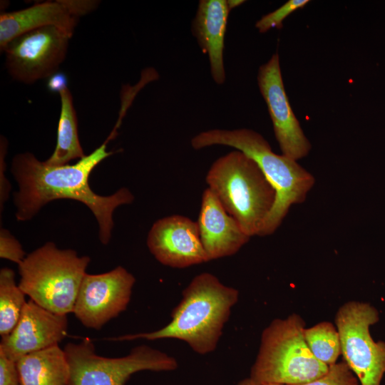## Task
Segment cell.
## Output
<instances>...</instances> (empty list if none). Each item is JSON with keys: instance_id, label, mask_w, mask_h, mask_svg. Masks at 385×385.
I'll return each instance as SVG.
<instances>
[{"instance_id": "6da1fadb", "label": "cell", "mask_w": 385, "mask_h": 385, "mask_svg": "<svg viewBox=\"0 0 385 385\" xmlns=\"http://www.w3.org/2000/svg\"><path fill=\"white\" fill-rule=\"evenodd\" d=\"M108 138L91 153L75 164L51 165L38 160L31 153L15 155L11 173L19 190L14 193L19 221L32 219L47 203L58 199H70L86 205L98 224L99 240L107 245L111 237L114 222L113 212L118 206L130 204L134 196L126 188H121L111 195L96 194L90 187L89 176L104 159L113 154L108 151Z\"/></svg>"}, {"instance_id": "7a4b0ae2", "label": "cell", "mask_w": 385, "mask_h": 385, "mask_svg": "<svg viewBox=\"0 0 385 385\" xmlns=\"http://www.w3.org/2000/svg\"><path fill=\"white\" fill-rule=\"evenodd\" d=\"M239 297L236 288L224 284L212 273L202 272L194 277L183 289L182 299L165 327L153 332L105 339L123 342L175 339L185 342L198 354H210L217 348Z\"/></svg>"}, {"instance_id": "3957f363", "label": "cell", "mask_w": 385, "mask_h": 385, "mask_svg": "<svg viewBox=\"0 0 385 385\" xmlns=\"http://www.w3.org/2000/svg\"><path fill=\"white\" fill-rule=\"evenodd\" d=\"M214 145L235 148L253 159L274 188L276 200L260 236L270 235L280 226L290 207L302 203L314 186V176L285 155L274 153L264 137L247 128L212 129L198 133L191 145L199 150Z\"/></svg>"}, {"instance_id": "277c9868", "label": "cell", "mask_w": 385, "mask_h": 385, "mask_svg": "<svg viewBox=\"0 0 385 385\" xmlns=\"http://www.w3.org/2000/svg\"><path fill=\"white\" fill-rule=\"evenodd\" d=\"M205 181L244 232L260 236L276 192L256 162L239 150L232 151L212 163Z\"/></svg>"}, {"instance_id": "5b68a950", "label": "cell", "mask_w": 385, "mask_h": 385, "mask_svg": "<svg viewBox=\"0 0 385 385\" xmlns=\"http://www.w3.org/2000/svg\"><path fill=\"white\" fill-rule=\"evenodd\" d=\"M305 322L297 314L273 319L262 331L250 378L260 385H294L317 379L329 370L310 351Z\"/></svg>"}, {"instance_id": "8992f818", "label": "cell", "mask_w": 385, "mask_h": 385, "mask_svg": "<svg viewBox=\"0 0 385 385\" xmlns=\"http://www.w3.org/2000/svg\"><path fill=\"white\" fill-rule=\"evenodd\" d=\"M91 261L71 249L48 242L27 255L18 265V284L26 295L52 312L73 313L76 297Z\"/></svg>"}, {"instance_id": "52a82bcc", "label": "cell", "mask_w": 385, "mask_h": 385, "mask_svg": "<svg viewBox=\"0 0 385 385\" xmlns=\"http://www.w3.org/2000/svg\"><path fill=\"white\" fill-rule=\"evenodd\" d=\"M63 349L70 368V385H125L136 372L172 371L178 367L175 357L145 344L115 358L97 354L89 339L68 343Z\"/></svg>"}, {"instance_id": "ba28073f", "label": "cell", "mask_w": 385, "mask_h": 385, "mask_svg": "<svg viewBox=\"0 0 385 385\" xmlns=\"http://www.w3.org/2000/svg\"><path fill=\"white\" fill-rule=\"evenodd\" d=\"M379 319L376 307L359 301L345 302L335 315L341 355L359 385H380L385 374V342H375L369 331Z\"/></svg>"}, {"instance_id": "9c48e42d", "label": "cell", "mask_w": 385, "mask_h": 385, "mask_svg": "<svg viewBox=\"0 0 385 385\" xmlns=\"http://www.w3.org/2000/svg\"><path fill=\"white\" fill-rule=\"evenodd\" d=\"M73 34L55 26L24 33L1 50L6 67L13 78L24 83L50 77L66 58Z\"/></svg>"}, {"instance_id": "30bf717a", "label": "cell", "mask_w": 385, "mask_h": 385, "mask_svg": "<svg viewBox=\"0 0 385 385\" xmlns=\"http://www.w3.org/2000/svg\"><path fill=\"white\" fill-rule=\"evenodd\" d=\"M135 282L121 266L101 274L86 273L73 313L86 327L99 330L127 309Z\"/></svg>"}, {"instance_id": "8fae6325", "label": "cell", "mask_w": 385, "mask_h": 385, "mask_svg": "<svg viewBox=\"0 0 385 385\" xmlns=\"http://www.w3.org/2000/svg\"><path fill=\"white\" fill-rule=\"evenodd\" d=\"M257 83L282 155L294 160L304 158L312 145L289 102L277 53H274L266 63L260 67Z\"/></svg>"}, {"instance_id": "7c38bea8", "label": "cell", "mask_w": 385, "mask_h": 385, "mask_svg": "<svg viewBox=\"0 0 385 385\" xmlns=\"http://www.w3.org/2000/svg\"><path fill=\"white\" fill-rule=\"evenodd\" d=\"M150 253L162 265L186 268L209 262L197 222L180 215L156 220L147 237Z\"/></svg>"}, {"instance_id": "4fadbf2b", "label": "cell", "mask_w": 385, "mask_h": 385, "mask_svg": "<svg viewBox=\"0 0 385 385\" xmlns=\"http://www.w3.org/2000/svg\"><path fill=\"white\" fill-rule=\"evenodd\" d=\"M67 330V315L52 312L30 299L14 329L1 337L0 351L16 362L29 353L58 345Z\"/></svg>"}, {"instance_id": "5bb4252c", "label": "cell", "mask_w": 385, "mask_h": 385, "mask_svg": "<svg viewBox=\"0 0 385 385\" xmlns=\"http://www.w3.org/2000/svg\"><path fill=\"white\" fill-rule=\"evenodd\" d=\"M93 0H57L33 6L0 16V48L29 31L55 26L73 34L80 18L98 5Z\"/></svg>"}, {"instance_id": "9a60e30c", "label": "cell", "mask_w": 385, "mask_h": 385, "mask_svg": "<svg viewBox=\"0 0 385 385\" xmlns=\"http://www.w3.org/2000/svg\"><path fill=\"white\" fill-rule=\"evenodd\" d=\"M197 223L209 261L236 254L250 239L208 188L202 193Z\"/></svg>"}, {"instance_id": "2e32d148", "label": "cell", "mask_w": 385, "mask_h": 385, "mask_svg": "<svg viewBox=\"0 0 385 385\" xmlns=\"http://www.w3.org/2000/svg\"><path fill=\"white\" fill-rule=\"evenodd\" d=\"M230 11L227 0H200L191 26L202 53L208 56L212 79L219 85L226 79L223 50Z\"/></svg>"}, {"instance_id": "e0dca14e", "label": "cell", "mask_w": 385, "mask_h": 385, "mask_svg": "<svg viewBox=\"0 0 385 385\" xmlns=\"http://www.w3.org/2000/svg\"><path fill=\"white\" fill-rule=\"evenodd\" d=\"M16 366L22 385H70L69 364L58 345L29 353Z\"/></svg>"}, {"instance_id": "ac0fdd59", "label": "cell", "mask_w": 385, "mask_h": 385, "mask_svg": "<svg viewBox=\"0 0 385 385\" xmlns=\"http://www.w3.org/2000/svg\"><path fill=\"white\" fill-rule=\"evenodd\" d=\"M61 113L58 124L57 142L52 155L45 162L51 165L68 164L86 155L79 141L78 120L73 97L67 88L59 93Z\"/></svg>"}, {"instance_id": "d6986e66", "label": "cell", "mask_w": 385, "mask_h": 385, "mask_svg": "<svg viewBox=\"0 0 385 385\" xmlns=\"http://www.w3.org/2000/svg\"><path fill=\"white\" fill-rule=\"evenodd\" d=\"M26 294L15 280L14 272L8 267L0 270V335L9 334L16 325L26 304Z\"/></svg>"}, {"instance_id": "ffe728a7", "label": "cell", "mask_w": 385, "mask_h": 385, "mask_svg": "<svg viewBox=\"0 0 385 385\" xmlns=\"http://www.w3.org/2000/svg\"><path fill=\"white\" fill-rule=\"evenodd\" d=\"M305 342L314 356L322 363L331 366L341 355V343L335 324L324 321L304 330Z\"/></svg>"}, {"instance_id": "44dd1931", "label": "cell", "mask_w": 385, "mask_h": 385, "mask_svg": "<svg viewBox=\"0 0 385 385\" xmlns=\"http://www.w3.org/2000/svg\"><path fill=\"white\" fill-rule=\"evenodd\" d=\"M309 0H289L276 10L262 16L255 27L260 33H265L271 29H281L283 21L294 11L303 8Z\"/></svg>"}, {"instance_id": "7402d4cb", "label": "cell", "mask_w": 385, "mask_h": 385, "mask_svg": "<svg viewBox=\"0 0 385 385\" xmlns=\"http://www.w3.org/2000/svg\"><path fill=\"white\" fill-rule=\"evenodd\" d=\"M294 385H359V382L344 361L329 366L327 373L317 379Z\"/></svg>"}, {"instance_id": "603a6c76", "label": "cell", "mask_w": 385, "mask_h": 385, "mask_svg": "<svg viewBox=\"0 0 385 385\" xmlns=\"http://www.w3.org/2000/svg\"><path fill=\"white\" fill-rule=\"evenodd\" d=\"M20 242L6 229L0 231V257L10 260L18 265L26 257Z\"/></svg>"}, {"instance_id": "cb8c5ba5", "label": "cell", "mask_w": 385, "mask_h": 385, "mask_svg": "<svg viewBox=\"0 0 385 385\" xmlns=\"http://www.w3.org/2000/svg\"><path fill=\"white\" fill-rule=\"evenodd\" d=\"M0 385H22L16 362L0 351Z\"/></svg>"}, {"instance_id": "d4e9b609", "label": "cell", "mask_w": 385, "mask_h": 385, "mask_svg": "<svg viewBox=\"0 0 385 385\" xmlns=\"http://www.w3.org/2000/svg\"><path fill=\"white\" fill-rule=\"evenodd\" d=\"M1 157H0V205L1 211L3 206L9 197V195L11 190V185L9 182L6 179L5 171V154L7 149V140L5 138L1 137Z\"/></svg>"}, {"instance_id": "484cf974", "label": "cell", "mask_w": 385, "mask_h": 385, "mask_svg": "<svg viewBox=\"0 0 385 385\" xmlns=\"http://www.w3.org/2000/svg\"><path fill=\"white\" fill-rule=\"evenodd\" d=\"M48 89L51 92L58 93L63 89L67 88V78L63 73H55L48 78L47 83Z\"/></svg>"}, {"instance_id": "4316f807", "label": "cell", "mask_w": 385, "mask_h": 385, "mask_svg": "<svg viewBox=\"0 0 385 385\" xmlns=\"http://www.w3.org/2000/svg\"><path fill=\"white\" fill-rule=\"evenodd\" d=\"M237 385H260L252 378H246L241 380Z\"/></svg>"}, {"instance_id": "83f0119b", "label": "cell", "mask_w": 385, "mask_h": 385, "mask_svg": "<svg viewBox=\"0 0 385 385\" xmlns=\"http://www.w3.org/2000/svg\"><path fill=\"white\" fill-rule=\"evenodd\" d=\"M230 9L232 10L234 8L242 4L245 1L242 0H227Z\"/></svg>"}]
</instances>
